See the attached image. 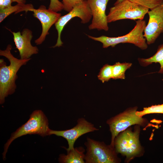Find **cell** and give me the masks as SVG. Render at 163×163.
Segmentation results:
<instances>
[{"instance_id":"24","label":"cell","mask_w":163,"mask_h":163,"mask_svg":"<svg viewBox=\"0 0 163 163\" xmlns=\"http://www.w3.org/2000/svg\"><path fill=\"white\" fill-rule=\"evenodd\" d=\"M13 2H16L17 3L25 4L26 0H12Z\"/></svg>"},{"instance_id":"3","label":"cell","mask_w":163,"mask_h":163,"mask_svg":"<svg viewBox=\"0 0 163 163\" xmlns=\"http://www.w3.org/2000/svg\"><path fill=\"white\" fill-rule=\"evenodd\" d=\"M146 26L145 21L138 20L136 21V24L134 28L128 34L124 35L117 37H110L102 35L98 37L88 35L89 38L101 42L103 48L109 46L114 47L120 43H129L142 50L148 48V44L144 36L143 32Z\"/></svg>"},{"instance_id":"19","label":"cell","mask_w":163,"mask_h":163,"mask_svg":"<svg viewBox=\"0 0 163 163\" xmlns=\"http://www.w3.org/2000/svg\"><path fill=\"white\" fill-rule=\"evenodd\" d=\"M138 5L151 10L163 3V0H129Z\"/></svg>"},{"instance_id":"9","label":"cell","mask_w":163,"mask_h":163,"mask_svg":"<svg viewBox=\"0 0 163 163\" xmlns=\"http://www.w3.org/2000/svg\"><path fill=\"white\" fill-rule=\"evenodd\" d=\"M77 123L73 128L64 130H54L50 129L49 135H55L65 138L67 141L68 147L66 149L67 152L73 149L76 140L80 136L89 132L97 131L98 129L85 118H79Z\"/></svg>"},{"instance_id":"23","label":"cell","mask_w":163,"mask_h":163,"mask_svg":"<svg viewBox=\"0 0 163 163\" xmlns=\"http://www.w3.org/2000/svg\"><path fill=\"white\" fill-rule=\"evenodd\" d=\"M13 2L12 0H0V10L11 6Z\"/></svg>"},{"instance_id":"20","label":"cell","mask_w":163,"mask_h":163,"mask_svg":"<svg viewBox=\"0 0 163 163\" xmlns=\"http://www.w3.org/2000/svg\"><path fill=\"white\" fill-rule=\"evenodd\" d=\"M153 113H163V104L145 107L144 108L143 110L137 111L136 112V115L140 117H142L146 114Z\"/></svg>"},{"instance_id":"12","label":"cell","mask_w":163,"mask_h":163,"mask_svg":"<svg viewBox=\"0 0 163 163\" xmlns=\"http://www.w3.org/2000/svg\"><path fill=\"white\" fill-rule=\"evenodd\" d=\"M34 17L40 22L42 26V32L38 38L35 40L37 45L41 44L44 41L46 36L49 34V30L51 27L56 22L61 16L60 13L56 12L43 5H40L37 9L33 8L31 11Z\"/></svg>"},{"instance_id":"22","label":"cell","mask_w":163,"mask_h":163,"mask_svg":"<svg viewBox=\"0 0 163 163\" xmlns=\"http://www.w3.org/2000/svg\"><path fill=\"white\" fill-rule=\"evenodd\" d=\"M48 9L56 12L63 10L62 3L59 0H50Z\"/></svg>"},{"instance_id":"18","label":"cell","mask_w":163,"mask_h":163,"mask_svg":"<svg viewBox=\"0 0 163 163\" xmlns=\"http://www.w3.org/2000/svg\"><path fill=\"white\" fill-rule=\"evenodd\" d=\"M99 80L103 83L108 82L112 78V65L106 64L101 69L97 75Z\"/></svg>"},{"instance_id":"13","label":"cell","mask_w":163,"mask_h":163,"mask_svg":"<svg viewBox=\"0 0 163 163\" xmlns=\"http://www.w3.org/2000/svg\"><path fill=\"white\" fill-rule=\"evenodd\" d=\"M14 40L22 59L30 58L31 56L38 53L39 50L36 46H33L31 41L33 35L32 31L27 28L24 29L22 32H12Z\"/></svg>"},{"instance_id":"21","label":"cell","mask_w":163,"mask_h":163,"mask_svg":"<svg viewBox=\"0 0 163 163\" xmlns=\"http://www.w3.org/2000/svg\"><path fill=\"white\" fill-rule=\"evenodd\" d=\"M63 10L69 12L77 4L86 0H62Z\"/></svg>"},{"instance_id":"8","label":"cell","mask_w":163,"mask_h":163,"mask_svg":"<svg viewBox=\"0 0 163 163\" xmlns=\"http://www.w3.org/2000/svg\"><path fill=\"white\" fill-rule=\"evenodd\" d=\"M78 17L81 20V23L85 24L88 23L92 18L91 11L87 0L75 5L67 14L61 16L55 24L56 29L58 32L57 42L54 48L62 46L63 42L61 39V33L65 25L72 19Z\"/></svg>"},{"instance_id":"15","label":"cell","mask_w":163,"mask_h":163,"mask_svg":"<svg viewBox=\"0 0 163 163\" xmlns=\"http://www.w3.org/2000/svg\"><path fill=\"white\" fill-rule=\"evenodd\" d=\"M138 60L140 65L147 66L153 63H158L160 68L158 73L163 74V43L159 45L157 52L152 56L148 58H139Z\"/></svg>"},{"instance_id":"7","label":"cell","mask_w":163,"mask_h":163,"mask_svg":"<svg viewBox=\"0 0 163 163\" xmlns=\"http://www.w3.org/2000/svg\"><path fill=\"white\" fill-rule=\"evenodd\" d=\"M139 132L138 129L132 131L129 129L119 133L114 141L117 153L125 156L127 159H131L139 155L141 151Z\"/></svg>"},{"instance_id":"4","label":"cell","mask_w":163,"mask_h":163,"mask_svg":"<svg viewBox=\"0 0 163 163\" xmlns=\"http://www.w3.org/2000/svg\"><path fill=\"white\" fill-rule=\"evenodd\" d=\"M86 163H116L119 161L114 147L88 137L85 143Z\"/></svg>"},{"instance_id":"5","label":"cell","mask_w":163,"mask_h":163,"mask_svg":"<svg viewBox=\"0 0 163 163\" xmlns=\"http://www.w3.org/2000/svg\"><path fill=\"white\" fill-rule=\"evenodd\" d=\"M149 9L129 0L114 5L107 15L108 23L122 19L143 20Z\"/></svg>"},{"instance_id":"17","label":"cell","mask_w":163,"mask_h":163,"mask_svg":"<svg viewBox=\"0 0 163 163\" xmlns=\"http://www.w3.org/2000/svg\"><path fill=\"white\" fill-rule=\"evenodd\" d=\"M132 63L124 62H116L112 65V78L113 79H124L126 77L125 73L126 70L132 66Z\"/></svg>"},{"instance_id":"2","label":"cell","mask_w":163,"mask_h":163,"mask_svg":"<svg viewBox=\"0 0 163 163\" xmlns=\"http://www.w3.org/2000/svg\"><path fill=\"white\" fill-rule=\"evenodd\" d=\"M50 129L48 119L43 111L41 110L34 111L28 120L11 134L5 145L2 153L3 159H5L8 148L14 139L27 134H38L44 137L49 135Z\"/></svg>"},{"instance_id":"14","label":"cell","mask_w":163,"mask_h":163,"mask_svg":"<svg viewBox=\"0 0 163 163\" xmlns=\"http://www.w3.org/2000/svg\"><path fill=\"white\" fill-rule=\"evenodd\" d=\"M85 149L82 147L74 148L67 152V154H61L59 161L62 163H84L85 155Z\"/></svg>"},{"instance_id":"25","label":"cell","mask_w":163,"mask_h":163,"mask_svg":"<svg viewBox=\"0 0 163 163\" xmlns=\"http://www.w3.org/2000/svg\"><path fill=\"white\" fill-rule=\"evenodd\" d=\"M124 0H117L116 2L114 4V5L119 4Z\"/></svg>"},{"instance_id":"1","label":"cell","mask_w":163,"mask_h":163,"mask_svg":"<svg viewBox=\"0 0 163 163\" xmlns=\"http://www.w3.org/2000/svg\"><path fill=\"white\" fill-rule=\"evenodd\" d=\"M12 46L8 44L4 50H0V55L6 58L10 62L7 66L3 59H0V104H3L5 98L13 94L16 88L15 81L17 73L30 59H22L15 57L11 54Z\"/></svg>"},{"instance_id":"11","label":"cell","mask_w":163,"mask_h":163,"mask_svg":"<svg viewBox=\"0 0 163 163\" xmlns=\"http://www.w3.org/2000/svg\"><path fill=\"white\" fill-rule=\"evenodd\" d=\"M87 0L92 15L91 23L88 26L89 29L108 31L109 27L106 11L110 0Z\"/></svg>"},{"instance_id":"16","label":"cell","mask_w":163,"mask_h":163,"mask_svg":"<svg viewBox=\"0 0 163 163\" xmlns=\"http://www.w3.org/2000/svg\"><path fill=\"white\" fill-rule=\"evenodd\" d=\"M33 8L34 6L31 4L17 3L15 5H11L5 9H0V22L1 23L7 17L14 12L16 14L23 11L26 12L28 11H31Z\"/></svg>"},{"instance_id":"10","label":"cell","mask_w":163,"mask_h":163,"mask_svg":"<svg viewBox=\"0 0 163 163\" xmlns=\"http://www.w3.org/2000/svg\"><path fill=\"white\" fill-rule=\"evenodd\" d=\"M147 13L149 19L144 30V36L147 44L150 45L154 43L163 33V3Z\"/></svg>"},{"instance_id":"6","label":"cell","mask_w":163,"mask_h":163,"mask_svg":"<svg viewBox=\"0 0 163 163\" xmlns=\"http://www.w3.org/2000/svg\"><path fill=\"white\" fill-rule=\"evenodd\" d=\"M137 107L130 108L117 115L108 120L107 123L110 127L111 134V142L110 145L114 147V141L117 135L125 130L129 126L133 125H144L145 119L137 115Z\"/></svg>"}]
</instances>
